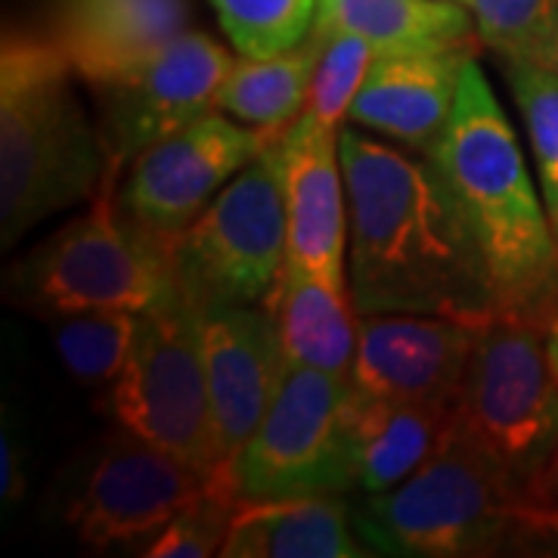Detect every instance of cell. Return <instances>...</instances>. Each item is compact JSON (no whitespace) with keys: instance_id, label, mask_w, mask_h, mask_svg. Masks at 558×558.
<instances>
[{"instance_id":"1","label":"cell","mask_w":558,"mask_h":558,"mask_svg":"<svg viewBox=\"0 0 558 558\" xmlns=\"http://www.w3.org/2000/svg\"><path fill=\"white\" fill-rule=\"evenodd\" d=\"M357 314H435L484 323L490 279L457 190L438 161L339 131Z\"/></svg>"},{"instance_id":"2","label":"cell","mask_w":558,"mask_h":558,"mask_svg":"<svg viewBox=\"0 0 558 558\" xmlns=\"http://www.w3.org/2000/svg\"><path fill=\"white\" fill-rule=\"evenodd\" d=\"M425 156L457 190L497 314L549 326L558 317L556 230L478 60L465 65L450 121Z\"/></svg>"},{"instance_id":"3","label":"cell","mask_w":558,"mask_h":558,"mask_svg":"<svg viewBox=\"0 0 558 558\" xmlns=\"http://www.w3.org/2000/svg\"><path fill=\"white\" fill-rule=\"evenodd\" d=\"M72 69L40 32L0 47V233L10 248L35 223L100 193L109 153L72 90Z\"/></svg>"},{"instance_id":"4","label":"cell","mask_w":558,"mask_h":558,"mask_svg":"<svg viewBox=\"0 0 558 558\" xmlns=\"http://www.w3.org/2000/svg\"><path fill=\"white\" fill-rule=\"evenodd\" d=\"M357 537L381 556L481 558L546 537L521 487L450 416L435 450L398 487L366 494Z\"/></svg>"},{"instance_id":"5","label":"cell","mask_w":558,"mask_h":558,"mask_svg":"<svg viewBox=\"0 0 558 558\" xmlns=\"http://www.w3.org/2000/svg\"><path fill=\"white\" fill-rule=\"evenodd\" d=\"M121 165L109 171L87 215L60 227L7 270V299L44 317L84 311H134L178 304L168 236L124 218L112 196Z\"/></svg>"},{"instance_id":"6","label":"cell","mask_w":558,"mask_h":558,"mask_svg":"<svg viewBox=\"0 0 558 558\" xmlns=\"http://www.w3.org/2000/svg\"><path fill=\"white\" fill-rule=\"evenodd\" d=\"M289 255L282 140L220 190L186 230L168 236L183 304H258L274 292Z\"/></svg>"},{"instance_id":"7","label":"cell","mask_w":558,"mask_h":558,"mask_svg":"<svg viewBox=\"0 0 558 558\" xmlns=\"http://www.w3.org/2000/svg\"><path fill=\"white\" fill-rule=\"evenodd\" d=\"M534 319L494 314L481 326L453 418L524 490L558 447V376Z\"/></svg>"},{"instance_id":"8","label":"cell","mask_w":558,"mask_h":558,"mask_svg":"<svg viewBox=\"0 0 558 558\" xmlns=\"http://www.w3.org/2000/svg\"><path fill=\"white\" fill-rule=\"evenodd\" d=\"M351 403V376L289 363L267 416L230 459L240 499L360 490Z\"/></svg>"},{"instance_id":"9","label":"cell","mask_w":558,"mask_h":558,"mask_svg":"<svg viewBox=\"0 0 558 558\" xmlns=\"http://www.w3.org/2000/svg\"><path fill=\"white\" fill-rule=\"evenodd\" d=\"M106 410L119 428L205 475L227 465L215 432L196 311L190 304L178 301L140 314L134 354L109 385Z\"/></svg>"},{"instance_id":"10","label":"cell","mask_w":558,"mask_h":558,"mask_svg":"<svg viewBox=\"0 0 558 558\" xmlns=\"http://www.w3.org/2000/svg\"><path fill=\"white\" fill-rule=\"evenodd\" d=\"M282 137L208 112L131 161L116 196L121 215L149 233L174 236L199 218L242 168Z\"/></svg>"},{"instance_id":"11","label":"cell","mask_w":558,"mask_h":558,"mask_svg":"<svg viewBox=\"0 0 558 558\" xmlns=\"http://www.w3.org/2000/svg\"><path fill=\"white\" fill-rule=\"evenodd\" d=\"M208 481L211 475L119 428L87 459L65 524L90 549L131 543L161 531Z\"/></svg>"},{"instance_id":"12","label":"cell","mask_w":558,"mask_h":558,"mask_svg":"<svg viewBox=\"0 0 558 558\" xmlns=\"http://www.w3.org/2000/svg\"><path fill=\"white\" fill-rule=\"evenodd\" d=\"M233 62L205 32H183L137 72L94 87L109 159L124 168L149 146L218 109V90Z\"/></svg>"},{"instance_id":"13","label":"cell","mask_w":558,"mask_h":558,"mask_svg":"<svg viewBox=\"0 0 558 558\" xmlns=\"http://www.w3.org/2000/svg\"><path fill=\"white\" fill-rule=\"evenodd\" d=\"M481 326L435 314H360L351 381L363 398L457 407Z\"/></svg>"},{"instance_id":"14","label":"cell","mask_w":558,"mask_h":558,"mask_svg":"<svg viewBox=\"0 0 558 558\" xmlns=\"http://www.w3.org/2000/svg\"><path fill=\"white\" fill-rule=\"evenodd\" d=\"M196 329L220 457L230 462L267 416L289 360L267 304L202 307Z\"/></svg>"},{"instance_id":"15","label":"cell","mask_w":558,"mask_h":558,"mask_svg":"<svg viewBox=\"0 0 558 558\" xmlns=\"http://www.w3.org/2000/svg\"><path fill=\"white\" fill-rule=\"evenodd\" d=\"M186 0H47L44 38L90 90L153 60L186 32Z\"/></svg>"},{"instance_id":"16","label":"cell","mask_w":558,"mask_h":558,"mask_svg":"<svg viewBox=\"0 0 558 558\" xmlns=\"http://www.w3.org/2000/svg\"><path fill=\"white\" fill-rule=\"evenodd\" d=\"M336 134L339 131L326 128L311 112H301L282 137V183L289 211L286 270L351 282L344 277L351 220Z\"/></svg>"},{"instance_id":"17","label":"cell","mask_w":558,"mask_h":558,"mask_svg":"<svg viewBox=\"0 0 558 558\" xmlns=\"http://www.w3.org/2000/svg\"><path fill=\"white\" fill-rule=\"evenodd\" d=\"M481 44L376 53L348 119L428 153L457 106L465 65Z\"/></svg>"},{"instance_id":"18","label":"cell","mask_w":558,"mask_h":558,"mask_svg":"<svg viewBox=\"0 0 558 558\" xmlns=\"http://www.w3.org/2000/svg\"><path fill=\"white\" fill-rule=\"evenodd\" d=\"M354 512L341 494L242 499L223 539V558H360L373 556L354 537Z\"/></svg>"},{"instance_id":"19","label":"cell","mask_w":558,"mask_h":558,"mask_svg":"<svg viewBox=\"0 0 558 558\" xmlns=\"http://www.w3.org/2000/svg\"><path fill=\"white\" fill-rule=\"evenodd\" d=\"M286 360L292 366H317L351 376L357 354V307L351 282H329L282 270L267 295Z\"/></svg>"},{"instance_id":"20","label":"cell","mask_w":558,"mask_h":558,"mask_svg":"<svg viewBox=\"0 0 558 558\" xmlns=\"http://www.w3.org/2000/svg\"><path fill=\"white\" fill-rule=\"evenodd\" d=\"M453 407L363 398L354 388L351 435L363 494H381L410 478L444 435Z\"/></svg>"},{"instance_id":"21","label":"cell","mask_w":558,"mask_h":558,"mask_svg":"<svg viewBox=\"0 0 558 558\" xmlns=\"http://www.w3.org/2000/svg\"><path fill=\"white\" fill-rule=\"evenodd\" d=\"M323 32H311L299 47L274 57H242L218 90V109L242 124L286 134L307 106L311 81L323 57Z\"/></svg>"},{"instance_id":"22","label":"cell","mask_w":558,"mask_h":558,"mask_svg":"<svg viewBox=\"0 0 558 558\" xmlns=\"http://www.w3.org/2000/svg\"><path fill=\"white\" fill-rule=\"evenodd\" d=\"M317 28H344L376 53L481 44L469 7L447 0H319Z\"/></svg>"},{"instance_id":"23","label":"cell","mask_w":558,"mask_h":558,"mask_svg":"<svg viewBox=\"0 0 558 558\" xmlns=\"http://www.w3.org/2000/svg\"><path fill=\"white\" fill-rule=\"evenodd\" d=\"M140 314L134 311H84L53 317V344L69 376L90 388H109L134 354Z\"/></svg>"},{"instance_id":"24","label":"cell","mask_w":558,"mask_h":558,"mask_svg":"<svg viewBox=\"0 0 558 558\" xmlns=\"http://www.w3.org/2000/svg\"><path fill=\"white\" fill-rule=\"evenodd\" d=\"M506 78L519 106L534 161H537L539 193L556 230L558 220V75L537 60L506 62Z\"/></svg>"},{"instance_id":"25","label":"cell","mask_w":558,"mask_h":558,"mask_svg":"<svg viewBox=\"0 0 558 558\" xmlns=\"http://www.w3.org/2000/svg\"><path fill=\"white\" fill-rule=\"evenodd\" d=\"M211 7L242 57H274L314 32L319 0H211Z\"/></svg>"},{"instance_id":"26","label":"cell","mask_w":558,"mask_h":558,"mask_svg":"<svg viewBox=\"0 0 558 558\" xmlns=\"http://www.w3.org/2000/svg\"><path fill=\"white\" fill-rule=\"evenodd\" d=\"M240 494L233 487L230 462L211 475L208 487L193 502H186L174 519L161 527V534L146 549V558H208L220 556L223 539L230 534V521L240 509Z\"/></svg>"},{"instance_id":"27","label":"cell","mask_w":558,"mask_h":558,"mask_svg":"<svg viewBox=\"0 0 558 558\" xmlns=\"http://www.w3.org/2000/svg\"><path fill=\"white\" fill-rule=\"evenodd\" d=\"M481 47L502 62L543 60L558 28V0H469Z\"/></svg>"},{"instance_id":"28","label":"cell","mask_w":558,"mask_h":558,"mask_svg":"<svg viewBox=\"0 0 558 558\" xmlns=\"http://www.w3.org/2000/svg\"><path fill=\"white\" fill-rule=\"evenodd\" d=\"M317 32L326 35V44H323V57L311 81L304 112H311L326 128L339 131L341 121L351 116V106L357 100L366 72L376 60V47L344 28H329V32L317 28Z\"/></svg>"},{"instance_id":"29","label":"cell","mask_w":558,"mask_h":558,"mask_svg":"<svg viewBox=\"0 0 558 558\" xmlns=\"http://www.w3.org/2000/svg\"><path fill=\"white\" fill-rule=\"evenodd\" d=\"M521 497L524 506L534 512L543 534H558V447L537 475L524 484Z\"/></svg>"},{"instance_id":"30","label":"cell","mask_w":558,"mask_h":558,"mask_svg":"<svg viewBox=\"0 0 558 558\" xmlns=\"http://www.w3.org/2000/svg\"><path fill=\"white\" fill-rule=\"evenodd\" d=\"M3 472H0V490H3V499H22L25 494V472H22L20 450L16 444H10V438H3Z\"/></svg>"},{"instance_id":"31","label":"cell","mask_w":558,"mask_h":558,"mask_svg":"<svg viewBox=\"0 0 558 558\" xmlns=\"http://www.w3.org/2000/svg\"><path fill=\"white\" fill-rule=\"evenodd\" d=\"M546 351H549V363H553V369H556L558 376V317L546 329Z\"/></svg>"},{"instance_id":"32","label":"cell","mask_w":558,"mask_h":558,"mask_svg":"<svg viewBox=\"0 0 558 558\" xmlns=\"http://www.w3.org/2000/svg\"><path fill=\"white\" fill-rule=\"evenodd\" d=\"M543 65H549L553 72L558 75V28H556V35H553V40H549V47H546V53H543Z\"/></svg>"},{"instance_id":"33","label":"cell","mask_w":558,"mask_h":558,"mask_svg":"<svg viewBox=\"0 0 558 558\" xmlns=\"http://www.w3.org/2000/svg\"><path fill=\"white\" fill-rule=\"evenodd\" d=\"M447 3H459V7H469V0H447Z\"/></svg>"},{"instance_id":"34","label":"cell","mask_w":558,"mask_h":558,"mask_svg":"<svg viewBox=\"0 0 558 558\" xmlns=\"http://www.w3.org/2000/svg\"><path fill=\"white\" fill-rule=\"evenodd\" d=\"M556 240H558V220H556Z\"/></svg>"}]
</instances>
